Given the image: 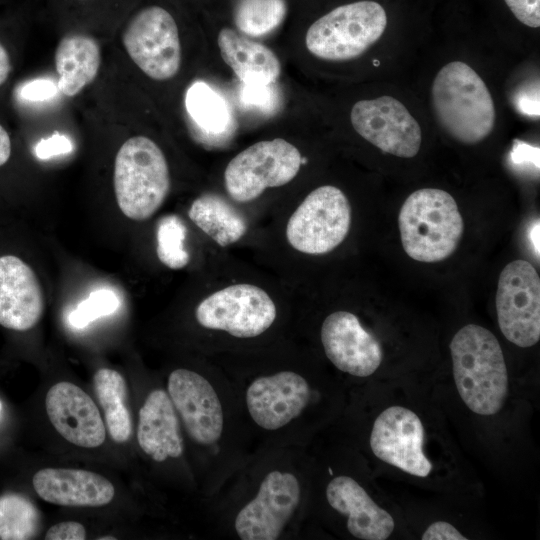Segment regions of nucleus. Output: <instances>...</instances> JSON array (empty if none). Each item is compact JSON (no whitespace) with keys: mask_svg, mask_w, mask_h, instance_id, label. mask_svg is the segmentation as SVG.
Instances as JSON below:
<instances>
[{"mask_svg":"<svg viewBox=\"0 0 540 540\" xmlns=\"http://www.w3.org/2000/svg\"><path fill=\"white\" fill-rule=\"evenodd\" d=\"M450 352L455 385L466 406L483 416L499 412L508 392V373L494 334L468 324L454 335Z\"/></svg>","mask_w":540,"mask_h":540,"instance_id":"1","label":"nucleus"},{"mask_svg":"<svg viewBox=\"0 0 540 540\" xmlns=\"http://www.w3.org/2000/svg\"><path fill=\"white\" fill-rule=\"evenodd\" d=\"M432 107L440 126L456 141L473 145L490 135L496 111L490 91L468 64L453 61L437 73Z\"/></svg>","mask_w":540,"mask_h":540,"instance_id":"2","label":"nucleus"},{"mask_svg":"<svg viewBox=\"0 0 540 540\" xmlns=\"http://www.w3.org/2000/svg\"><path fill=\"white\" fill-rule=\"evenodd\" d=\"M398 225L406 254L426 263L451 256L464 231L456 201L448 192L436 188L411 193L400 209Z\"/></svg>","mask_w":540,"mask_h":540,"instance_id":"3","label":"nucleus"},{"mask_svg":"<svg viewBox=\"0 0 540 540\" xmlns=\"http://www.w3.org/2000/svg\"><path fill=\"white\" fill-rule=\"evenodd\" d=\"M113 183L118 207L127 218L153 216L170 190L169 167L160 147L145 136L125 141L115 157Z\"/></svg>","mask_w":540,"mask_h":540,"instance_id":"4","label":"nucleus"},{"mask_svg":"<svg viewBox=\"0 0 540 540\" xmlns=\"http://www.w3.org/2000/svg\"><path fill=\"white\" fill-rule=\"evenodd\" d=\"M387 26L384 8L363 0L341 5L317 19L307 30L308 51L321 59L344 61L367 51Z\"/></svg>","mask_w":540,"mask_h":540,"instance_id":"5","label":"nucleus"},{"mask_svg":"<svg viewBox=\"0 0 540 540\" xmlns=\"http://www.w3.org/2000/svg\"><path fill=\"white\" fill-rule=\"evenodd\" d=\"M352 212L339 188L324 185L314 189L300 203L286 225V238L295 250L322 255L339 246L349 233Z\"/></svg>","mask_w":540,"mask_h":540,"instance_id":"6","label":"nucleus"},{"mask_svg":"<svg viewBox=\"0 0 540 540\" xmlns=\"http://www.w3.org/2000/svg\"><path fill=\"white\" fill-rule=\"evenodd\" d=\"M302 164L299 150L282 138L257 142L230 160L224 184L230 198L239 203L257 199L267 188L289 183Z\"/></svg>","mask_w":540,"mask_h":540,"instance_id":"7","label":"nucleus"},{"mask_svg":"<svg viewBox=\"0 0 540 540\" xmlns=\"http://www.w3.org/2000/svg\"><path fill=\"white\" fill-rule=\"evenodd\" d=\"M277 309L262 288L234 284L213 292L195 310L197 322L204 328L225 331L237 338L263 334L274 323Z\"/></svg>","mask_w":540,"mask_h":540,"instance_id":"8","label":"nucleus"},{"mask_svg":"<svg viewBox=\"0 0 540 540\" xmlns=\"http://www.w3.org/2000/svg\"><path fill=\"white\" fill-rule=\"evenodd\" d=\"M123 45L132 61L150 78H173L181 65V45L173 16L151 5L138 11L126 25Z\"/></svg>","mask_w":540,"mask_h":540,"instance_id":"9","label":"nucleus"},{"mask_svg":"<svg viewBox=\"0 0 540 540\" xmlns=\"http://www.w3.org/2000/svg\"><path fill=\"white\" fill-rule=\"evenodd\" d=\"M496 312L502 334L527 348L540 339V278L526 260H514L501 271L496 292Z\"/></svg>","mask_w":540,"mask_h":540,"instance_id":"10","label":"nucleus"},{"mask_svg":"<svg viewBox=\"0 0 540 540\" xmlns=\"http://www.w3.org/2000/svg\"><path fill=\"white\" fill-rule=\"evenodd\" d=\"M350 119L355 131L383 152L402 158L419 152L421 127L396 98L360 100L353 105Z\"/></svg>","mask_w":540,"mask_h":540,"instance_id":"11","label":"nucleus"},{"mask_svg":"<svg viewBox=\"0 0 540 540\" xmlns=\"http://www.w3.org/2000/svg\"><path fill=\"white\" fill-rule=\"evenodd\" d=\"M300 498L301 487L295 475L278 470L268 473L255 497L235 518L238 537L242 540L277 539L294 515Z\"/></svg>","mask_w":540,"mask_h":540,"instance_id":"12","label":"nucleus"},{"mask_svg":"<svg viewBox=\"0 0 540 540\" xmlns=\"http://www.w3.org/2000/svg\"><path fill=\"white\" fill-rule=\"evenodd\" d=\"M424 427L416 413L391 406L375 419L370 447L383 462L417 477H427L432 464L423 451Z\"/></svg>","mask_w":540,"mask_h":540,"instance_id":"13","label":"nucleus"},{"mask_svg":"<svg viewBox=\"0 0 540 540\" xmlns=\"http://www.w3.org/2000/svg\"><path fill=\"white\" fill-rule=\"evenodd\" d=\"M167 386L189 436L202 445L214 444L222 435L224 417L212 384L194 371L179 368L171 372Z\"/></svg>","mask_w":540,"mask_h":540,"instance_id":"14","label":"nucleus"},{"mask_svg":"<svg viewBox=\"0 0 540 540\" xmlns=\"http://www.w3.org/2000/svg\"><path fill=\"white\" fill-rule=\"evenodd\" d=\"M324 352L340 371L357 377L372 375L380 366V342L348 311H335L322 323L320 332Z\"/></svg>","mask_w":540,"mask_h":540,"instance_id":"15","label":"nucleus"},{"mask_svg":"<svg viewBox=\"0 0 540 540\" xmlns=\"http://www.w3.org/2000/svg\"><path fill=\"white\" fill-rule=\"evenodd\" d=\"M306 379L293 371L256 378L246 390L252 420L265 430H277L297 418L311 399Z\"/></svg>","mask_w":540,"mask_h":540,"instance_id":"16","label":"nucleus"},{"mask_svg":"<svg viewBox=\"0 0 540 540\" xmlns=\"http://www.w3.org/2000/svg\"><path fill=\"white\" fill-rule=\"evenodd\" d=\"M48 418L68 442L83 448H96L106 438V426L92 398L71 382L53 385L45 397Z\"/></svg>","mask_w":540,"mask_h":540,"instance_id":"17","label":"nucleus"},{"mask_svg":"<svg viewBox=\"0 0 540 540\" xmlns=\"http://www.w3.org/2000/svg\"><path fill=\"white\" fill-rule=\"evenodd\" d=\"M44 312V296L33 269L19 257H0V325L15 331L33 328Z\"/></svg>","mask_w":540,"mask_h":540,"instance_id":"18","label":"nucleus"},{"mask_svg":"<svg viewBox=\"0 0 540 540\" xmlns=\"http://www.w3.org/2000/svg\"><path fill=\"white\" fill-rule=\"evenodd\" d=\"M32 483L41 499L60 506L99 507L115 495L108 479L81 469L44 468L34 474Z\"/></svg>","mask_w":540,"mask_h":540,"instance_id":"19","label":"nucleus"},{"mask_svg":"<svg viewBox=\"0 0 540 540\" xmlns=\"http://www.w3.org/2000/svg\"><path fill=\"white\" fill-rule=\"evenodd\" d=\"M329 505L347 516L350 534L362 540H386L395 523L392 516L379 507L366 490L352 477L337 476L326 488Z\"/></svg>","mask_w":540,"mask_h":540,"instance_id":"20","label":"nucleus"},{"mask_svg":"<svg viewBox=\"0 0 540 540\" xmlns=\"http://www.w3.org/2000/svg\"><path fill=\"white\" fill-rule=\"evenodd\" d=\"M137 440L156 462L182 455L184 445L176 410L167 392L152 391L139 411Z\"/></svg>","mask_w":540,"mask_h":540,"instance_id":"21","label":"nucleus"},{"mask_svg":"<svg viewBox=\"0 0 540 540\" xmlns=\"http://www.w3.org/2000/svg\"><path fill=\"white\" fill-rule=\"evenodd\" d=\"M220 55L241 84H273L281 73V64L267 46L222 28L217 39Z\"/></svg>","mask_w":540,"mask_h":540,"instance_id":"22","label":"nucleus"},{"mask_svg":"<svg viewBox=\"0 0 540 540\" xmlns=\"http://www.w3.org/2000/svg\"><path fill=\"white\" fill-rule=\"evenodd\" d=\"M101 64L97 41L84 34L63 37L55 51L58 89L73 97L96 78Z\"/></svg>","mask_w":540,"mask_h":540,"instance_id":"23","label":"nucleus"},{"mask_svg":"<svg viewBox=\"0 0 540 540\" xmlns=\"http://www.w3.org/2000/svg\"><path fill=\"white\" fill-rule=\"evenodd\" d=\"M190 220L221 247L240 240L247 232L244 216L217 194H203L188 210Z\"/></svg>","mask_w":540,"mask_h":540,"instance_id":"24","label":"nucleus"},{"mask_svg":"<svg viewBox=\"0 0 540 540\" xmlns=\"http://www.w3.org/2000/svg\"><path fill=\"white\" fill-rule=\"evenodd\" d=\"M185 107L192 123V133L199 141L229 134L232 115L224 97L203 81L187 89Z\"/></svg>","mask_w":540,"mask_h":540,"instance_id":"25","label":"nucleus"},{"mask_svg":"<svg viewBox=\"0 0 540 540\" xmlns=\"http://www.w3.org/2000/svg\"><path fill=\"white\" fill-rule=\"evenodd\" d=\"M93 387L110 437L116 443L126 442L132 434V419L125 379L113 369L102 368L94 374Z\"/></svg>","mask_w":540,"mask_h":540,"instance_id":"26","label":"nucleus"},{"mask_svg":"<svg viewBox=\"0 0 540 540\" xmlns=\"http://www.w3.org/2000/svg\"><path fill=\"white\" fill-rule=\"evenodd\" d=\"M287 13L285 0H240L234 13L240 32L262 37L276 30Z\"/></svg>","mask_w":540,"mask_h":540,"instance_id":"27","label":"nucleus"},{"mask_svg":"<svg viewBox=\"0 0 540 540\" xmlns=\"http://www.w3.org/2000/svg\"><path fill=\"white\" fill-rule=\"evenodd\" d=\"M39 524V512L29 499L14 493L0 497V539H31Z\"/></svg>","mask_w":540,"mask_h":540,"instance_id":"28","label":"nucleus"},{"mask_svg":"<svg viewBox=\"0 0 540 540\" xmlns=\"http://www.w3.org/2000/svg\"><path fill=\"white\" fill-rule=\"evenodd\" d=\"M187 228L174 214L162 217L156 229V254L166 267L179 270L187 266L190 256L185 249Z\"/></svg>","mask_w":540,"mask_h":540,"instance_id":"29","label":"nucleus"},{"mask_svg":"<svg viewBox=\"0 0 540 540\" xmlns=\"http://www.w3.org/2000/svg\"><path fill=\"white\" fill-rule=\"evenodd\" d=\"M120 305L116 293L109 289L93 291L68 316L69 324L77 329L86 327L100 317L114 313Z\"/></svg>","mask_w":540,"mask_h":540,"instance_id":"30","label":"nucleus"},{"mask_svg":"<svg viewBox=\"0 0 540 540\" xmlns=\"http://www.w3.org/2000/svg\"><path fill=\"white\" fill-rule=\"evenodd\" d=\"M239 100L246 108L271 113L278 106V92L275 83L268 85L241 84Z\"/></svg>","mask_w":540,"mask_h":540,"instance_id":"31","label":"nucleus"},{"mask_svg":"<svg viewBox=\"0 0 540 540\" xmlns=\"http://www.w3.org/2000/svg\"><path fill=\"white\" fill-rule=\"evenodd\" d=\"M513 15L526 26H540V0H504Z\"/></svg>","mask_w":540,"mask_h":540,"instance_id":"32","label":"nucleus"},{"mask_svg":"<svg viewBox=\"0 0 540 540\" xmlns=\"http://www.w3.org/2000/svg\"><path fill=\"white\" fill-rule=\"evenodd\" d=\"M72 148V143L68 137L55 133L37 143L35 154L39 159H49L54 156L67 154L72 151Z\"/></svg>","mask_w":540,"mask_h":540,"instance_id":"33","label":"nucleus"},{"mask_svg":"<svg viewBox=\"0 0 540 540\" xmlns=\"http://www.w3.org/2000/svg\"><path fill=\"white\" fill-rule=\"evenodd\" d=\"M58 86L46 79H37L25 83L19 90V96L28 101H43L57 93Z\"/></svg>","mask_w":540,"mask_h":540,"instance_id":"34","label":"nucleus"},{"mask_svg":"<svg viewBox=\"0 0 540 540\" xmlns=\"http://www.w3.org/2000/svg\"><path fill=\"white\" fill-rule=\"evenodd\" d=\"M86 531L82 524L75 521H64L50 527L45 534L46 540H83Z\"/></svg>","mask_w":540,"mask_h":540,"instance_id":"35","label":"nucleus"},{"mask_svg":"<svg viewBox=\"0 0 540 540\" xmlns=\"http://www.w3.org/2000/svg\"><path fill=\"white\" fill-rule=\"evenodd\" d=\"M422 540H467V538L450 523L436 521L423 533Z\"/></svg>","mask_w":540,"mask_h":540,"instance_id":"36","label":"nucleus"},{"mask_svg":"<svg viewBox=\"0 0 540 540\" xmlns=\"http://www.w3.org/2000/svg\"><path fill=\"white\" fill-rule=\"evenodd\" d=\"M11 155V140L7 131L0 125V166L4 165Z\"/></svg>","mask_w":540,"mask_h":540,"instance_id":"37","label":"nucleus"},{"mask_svg":"<svg viewBox=\"0 0 540 540\" xmlns=\"http://www.w3.org/2000/svg\"><path fill=\"white\" fill-rule=\"evenodd\" d=\"M11 62L8 52L4 46L0 43V86L5 83L10 72H11Z\"/></svg>","mask_w":540,"mask_h":540,"instance_id":"38","label":"nucleus"},{"mask_svg":"<svg viewBox=\"0 0 540 540\" xmlns=\"http://www.w3.org/2000/svg\"><path fill=\"white\" fill-rule=\"evenodd\" d=\"M531 238L533 241L535 252H537V255H539V223L534 224L531 232Z\"/></svg>","mask_w":540,"mask_h":540,"instance_id":"39","label":"nucleus"}]
</instances>
